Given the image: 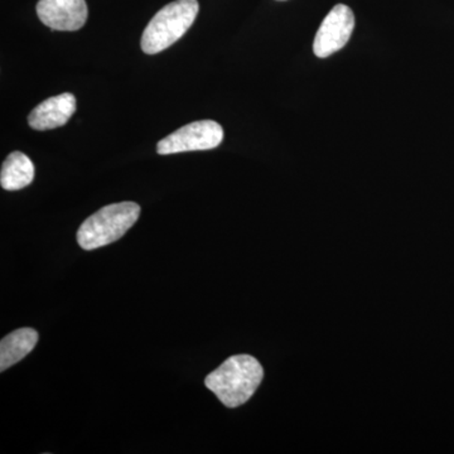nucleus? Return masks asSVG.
<instances>
[{
  "label": "nucleus",
  "instance_id": "1",
  "mask_svg": "<svg viewBox=\"0 0 454 454\" xmlns=\"http://www.w3.org/2000/svg\"><path fill=\"white\" fill-rule=\"evenodd\" d=\"M264 372L259 361L249 355H238L227 358L210 375L205 385L227 408L245 404L258 389Z\"/></svg>",
  "mask_w": 454,
  "mask_h": 454
},
{
  "label": "nucleus",
  "instance_id": "2",
  "mask_svg": "<svg viewBox=\"0 0 454 454\" xmlns=\"http://www.w3.org/2000/svg\"><path fill=\"white\" fill-rule=\"evenodd\" d=\"M136 202L113 203L83 221L77 231V243L83 250H95L115 243L139 219Z\"/></svg>",
  "mask_w": 454,
  "mask_h": 454
},
{
  "label": "nucleus",
  "instance_id": "3",
  "mask_svg": "<svg viewBox=\"0 0 454 454\" xmlns=\"http://www.w3.org/2000/svg\"><path fill=\"white\" fill-rule=\"evenodd\" d=\"M199 11L197 0H176L160 9L143 33V52L155 55L168 49L191 28Z\"/></svg>",
  "mask_w": 454,
  "mask_h": 454
},
{
  "label": "nucleus",
  "instance_id": "4",
  "mask_svg": "<svg viewBox=\"0 0 454 454\" xmlns=\"http://www.w3.org/2000/svg\"><path fill=\"white\" fill-rule=\"evenodd\" d=\"M223 140V129L219 122H191L160 140L157 145V153L167 155L182 152L210 151L217 148Z\"/></svg>",
  "mask_w": 454,
  "mask_h": 454
},
{
  "label": "nucleus",
  "instance_id": "5",
  "mask_svg": "<svg viewBox=\"0 0 454 454\" xmlns=\"http://www.w3.org/2000/svg\"><path fill=\"white\" fill-rule=\"evenodd\" d=\"M354 28L355 16L352 9L345 4H337L317 31L313 52L319 59L333 55L348 44Z\"/></svg>",
  "mask_w": 454,
  "mask_h": 454
},
{
  "label": "nucleus",
  "instance_id": "6",
  "mask_svg": "<svg viewBox=\"0 0 454 454\" xmlns=\"http://www.w3.org/2000/svg\"><path fill=\"white\" fill-rule=\"evenodd\" d=\"M37 14L44 26L53 31H79L88 20L85 0H40Z\"/></svg>",
  "mask_w": 454,
  "mask_h": 454
},
{
  "label": "nucleus",
  "instance_id": "7",
  "mask_svg": "<svg viewBox=\"0 0 454 454\" xmlns=\"http://www.w3.org/2000/svg\"><path fill=\"white\" fill-rule=\"evenodd\" d=\"M76 98L70 92L47 98L29 114V127L35 130H51L64 127L76 112Z\"/></svg>",
  "mask_w": 454,
  "mask_h": 454
},
{
  "label": "nucleus",
  "instance_id": "8",
  "mask_svg": "<svg viewBox=\"0 0 454 454\" xmlns=\"http://www.w3.org/2000/svg\"><path fill=\"white\" fill-rule=\"evenodd\" d=\"M37 342L38 333L33 328H20L5 336L0 342V372L20 363Z\"/></svg>",
  "mask_w": 454,
  "mask_h": 454
},
{
  "label": "nucleus",
  "instance_id": "9",
  "mask_svg": "<svg viewBox=\"0 0 454 454\" xmlns=\"http://www.w3.org/2000/svg\"><path fill=\"white\" fill-rule=\"evenodd\" d=\"M35 178V166L26 154L13 152L8 155L0 172V184L4 190H22L32 184Z\"/></svg>",
  "mask_w": 454,
  "mask_h": 454
},
{
  "label": "nucleus",
  "instance_id": "10",
  "mask_svg": "<svg viewBox=\"0 0 454 454\" xmlns=\"http://www.w3.org/2000/svg\"><path fill=\"white\" fill-rule=\"evenodd\" d=\"M280 2H284V0H280Z\"/></svg>",
  "mask_w": 454,
  "mask_h": 454
}]
</instances>
